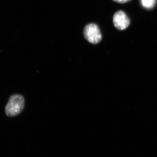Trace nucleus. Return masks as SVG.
I'll return each mask as SVG.
<instances>
[{
    "mask_svg": "<svg viewBox=\"0 0 157 157\" xmlns=\"http://www.w3.org/2000/svg\"><path fill=\"white\" fill-rule=\"evenodd\" d=\"M25 104V100L22 95L14 94L9 98L5 108L6 115L10 117L16 116L21 113Z\"/></svg>",
    "mask_w": 157,
    "mask_h": 157,
    "instance_id": "f257e3e1",
    "label": "nucleus"
},
{
    "mask_svg": "<svg viewBox=\"0 0 157 157\" xmlns=\"http://www.w3.org/2000/svg\"><path fill=\"white\" fill-rule=\"evenodd\" d=\"M83 35L85 39L92 44H98L102 39L101 31L95 24H90L86 25L83 30Z\"/></svg>",
    "mask_w": 157,
    "mask_h": 157,
    "instance_id": "f03ea898",
    "label": "nucleus"
},
{
    "mask_svg": "<svg viewBox=\"0 0 157 157\" xmlns=\"http://www.w3.org/2000/svg\"><path fill=\"white\" fill-rule=\"evenodd\" d=\"M113 23L116 28L124 30L129 26L130 21L128 17L123 11H118L113 17Z\"/></svg>",
    "mask_w": 157,
    "mask_h": 157,
    "instance_id": "7ed1b4c3",
    "label": "nucleus"
},
{
    "mask_svg": "<svg viewBox=\"0 0 157 157\" xmlns=\"http://www.w3.org/2000/svg\"><path fill=\"white\" fill-rule=\"evenodd\" d=\"M141 5L147 9H151L155 7L156 0H140Z\"/></svg>",
    "mask_w": 157,
    "mask_h": 157,
    "instance_id": "20e7f679",
    "label": "nucleus"
},
{
    "mask_svg": "<svg viewBox=\"0 0 157 157\" xmlns=\"http://www.w3.org/2000/svg\"><path fill=\"white\" fill-rule=\"evenodd\" d=\"M113 1L117 3H121V4H124V3L128 2H129V1H131V0H113Z\"/></svg>",
    "mask_w": 157,
    "mask_h": 157,
    "instance_id": "39448f33",
    "label": "nucleus"
}]
</instances>
